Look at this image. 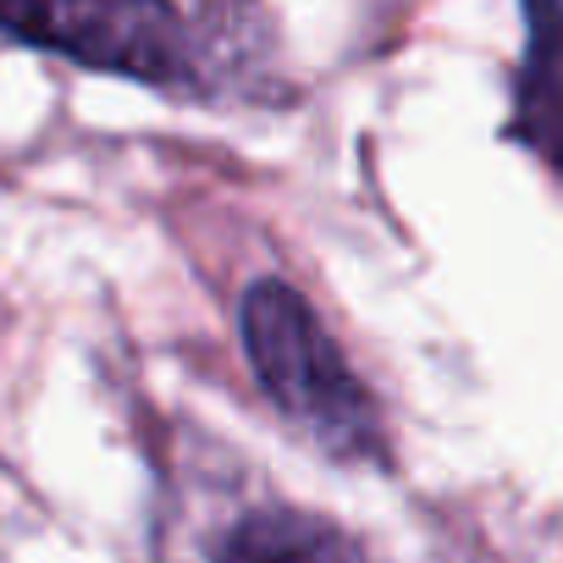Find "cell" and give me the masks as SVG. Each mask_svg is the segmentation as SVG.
<instances>
[{"label":"cell","instance_id":"4","mask_svg":"<svg viewBox=\"0 0 563 563\" xmlns=\"http://www.w3.org/2000/svg\"><path fill=\"white\" fill-rule=\"evenodd\" d=\"M210 563H365L360 541L305 508H254L210 552Z\"/></svg>","mask_w":563,"mask_h":563},{"label":"cell","instance_id":"2","mask_svg":"<svg viewBox=\"0 0 563 563\" xmlns=\"http://www.w3.org/2000/svg\"><path fill=\"white\" fill-rule=\"evenodd\" d=\"M0 34L150 89L194 78V34L172 0H0Z\"/></svg>","mask_w":563,"mask_h":563},{"label":"cell","instance_id":"1","mask_svg":"<svg viewBox=\"0 0 563 563\" xmlns=\"http://www.w3.org/2000/svg\"><path fill=\"white\" fill-rule=\"evenodd\" d=\"M238 332L249 371L271 393V404L288 415L321 453L349 464L387 459V426L371 398V387L354 376V365L338 354L332 332L310 310V299L288 282H254L238 305Z\"/></svg>","mask_w":563,"mask_h":563},{"label":"cell","instance_id":"3","mask_svg":"<svg viewBox=\"0 0 563 563\" xmlns=\"http://www.w3.org/2000/svg\"><path fill=\"white\" fill-rule=\"evenodd\" d=\"M514 139L563 172V0H525V62L514 84Z\"/></svg>","mask_w":563,"mask_h":563}]
</instances>
